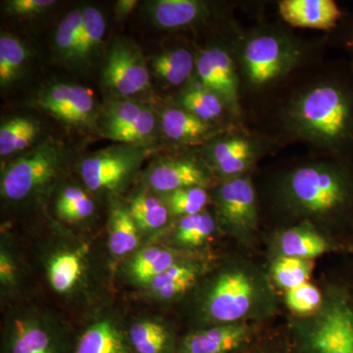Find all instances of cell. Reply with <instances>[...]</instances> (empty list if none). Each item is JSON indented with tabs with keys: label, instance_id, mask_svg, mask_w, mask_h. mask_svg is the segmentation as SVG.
Returning <instances> with one entry per match:
<instances>
[{
	"label": "cell",
	"instance_id": "cell-42",
	"mask_svg": "<svg viewBox=\"0 0 353 353\" xmlns=\"http://www.w3.org/2000/svg\"><path fill=\"white\" fill-rule=\"evenodd\" d=\"M245 353H296L292 341L260 340Z\"/></svg>",
	"mask_w": 353,
	"mask_h": 353
},
{
	"label": "cell",
	"instance_id": "cell-19",
	"mask_svg": "<svg viewBox=\"0 0 353 353\" xmlns=\"http://www.w3.org/2000/svg\"><path fill=\"white\" fill-rule=\"evenodd\" d=\"M176 104L209 124L228 131L236 127L245 126L236 119L224 101L214 92L204 88L196 79L188 83L179 94Z\"/></svg>",
	"mask_w": 353,
	"mask_h": 353
},
{
	"label": "cell",
	"instance_id": "cell-38",
	"mask_svg": "<svg viewBox=\"0 0 353 353\" xmlns=\"http://www.w3.org/2000/svg\"><path fill=\"white\" fill-rule=\"evenodd\" d=\"M323 297L324 294H322L317 287L306 282L294 289L287 290L285 301L288 307L292 312L306 317L314 314L316 311L319 310L322 305Z\"/></svg>",
	"mask_w": 353,
	"mask_h": 353
},
{
	"label": "cell",
	"instance_id": "cell-11",
	"mask_svg": "<svg viewBox=\"0 0 353 353\" xmlns=\"http://www.w3.org/2000/svg\"><path fill=\"white\" fill-rule=\"evenodd\" d=\"M260 341L252 322L212 325L180 339L175 353H245Z\"/></svg>",
	"mask_w": 353,
	"mask_h": 353
},
{
	"label": "cell",
	"instance_id": "cell-3",
	"mask_svg": "<svg viewBox=\"0 0 353 353\" xmlns=\"http://www.w3.org/2000/svg\"><path fill=\"white\" fill-rule=\"evenodd\" d=\"M325 36L305 39L282 21L261 20L232 39L243 117L256 110L297 71L324 57Z\"/></svg>",
	"mask_w": 353,
	"mask_h": 353
},
{
	"label": "cell",
	"instance_id": "cell-43",
	"mask_svg": "<svg viewBox=\"0 0 353 353\" xmlns=\"http://www.w3.org/2000/svg\"><path fill=\"white\" fill-rule=\"evenodd\" d=\"M13 265L6 254H1V262H0V276L2 283L12 282L13 280Z\"/></svg>",
	"mask_w": 353,
	"mask_h": 353
},
{
	"label": "cell",
	"instance_id": "cell-27",
	"mask_svg": "<svg viewBox=\"0 0 353 353\" xmlns=\"http://www.w3.org/2000/svg\"><path fill=\"white\" fill-rule=\"evenodd\" d=\"M176 263V255L170 250L150 248L141 250L132 260L130 273L139 283L150 284Z\"/></svg>",
	"mask_w": 353,
	"mask_h": 353
},
{
	"label": "cell",
	"instance_id": "cell-17",
	"mask_svg": "<svg viewBox=\"0 0 353 353\" xmlns=\"http://www.w3.org/2000/svg\"><path fill=\"white\" fill-rule=\"evenodd\" d=\"M281 21L290 28L330 32L340 24L345 12L334 0H281Z\"/></svg>",
	"mask_w": 353,
	"mask_h": 353
},
{
	"label": "cell",
	"instance_id": "cell-32",
	"mask_svg": "<svg viewBox=\"0 0 353 353\" xmlns=\"http://www.w3.org/2000/svg\"><path fill=\"white\" fill-rule=\"evenodd\" d=\"M81 275L82 262L75 253H60L51 260L48 267L51 287L59 294H65L73 289Z\"/></svg>",
	"mask_w": 353,
	"mask_h": 353
},
{
	"label": "cell",
	"instance_id": "cell-8",
	"mask_svg": "<svg viewBox=\"0 0 353 353\" xmlns=\"http://www.w3.org/2000/svg\"><path fill=\"white\" fill-rule=\"evenodd\" d=\"M216 220L228 234L250 240L260 220L259 192L252 174L221 181L214 190Z\"/></svg>",
	"mask_w": 353,
	"mask_h": 353
},
{
	"label": "cell",
	"instance_id": "cell-44",
	"mask_svg": "<svg viewBox=\"0 0 353 353\" xmlns=\"http://www.w3.org/2000/svg\"><path fill=\"white\" fill-rule=\"evenodd\" d=\"M137 4H138V1H136V0H121V1H118L116 6H117V14L119 17L122 18L129 15L134 10Z\"/></svg>",
	"mask_w": 353,
	"mask_h": 353
},
{
	"label": "cell",
	"instance_id": "cell-29",
	"mask_svg": "<svg viewBox=\"0 0 353 353\" xmlns=\"http://www.w3.org/2000/svg\"><path fill=\"white\" fill-rule=\"evenodd\" d=\"M25 44L10 34L0 37V85L6 88L19 77L28 59Z\"/></svg>",
	"mask_w": 353,
	"mask_h": 353
},
{
	"label": "cell",
	"instance_id": "cell-15",
	"mask_svg": "<svg viewBox=\"0 0 353 353\" xmlns=\"http://www.w3.org/2000/svg\"><path fill=\"white\" fill-rule=\"evenodd\" d=\"M104 83L125 97L141 94L150 87V72L141 53L130 44H113L103 68Z\"/></svg>",
	"mask_w": 353,
	"mask_h": 353
},
{
	"label": "cell",
	"instance_id": "cell-16",
	"mask_svg": "<svg viewBox=\"0 0 353 353\" xmlns=\"http://www.w3.org/2000/svg\"><path fill=\"white\" fill-rule=\"evenodd\" d=\"M214 176L204 161L192 155L168 158L155 165L148 174V183L157 192L170 194L183 188H208Z\"/></svg>",
	"mask_w": 353,
	"mask_h": 353
},
{
	"label": "cell",
	"instance_id": "cell-31",
	"mask_svg": "<svg viewBox=\"0 0 353 353\" xmlns=\"http://www.w3.org/2000/svg\"><path fill=\"white\" fill-rule=\"evenodd\" d=\"M217 220L206 211L185 216L179 221L175 232L176 243L189 248L203 245L215 232Z\"/></svg>",
	"mask_w": 353,
	"mask_h": 353
},
{
	"label": "cell",
	"instance_id": "cell-30",
	"mask_svg": "<svg viewBox=\"0 0 353 353\" xmlns=\"http://www.w3.org/2000/svg\"><path fill=\"white\" fill-rule=\"evenodd\" d=\"M312 261L292 256H277L271 266L274 283L285 290L307 282L312 272Z\"/></svg>",
	"mask_w": 353,
	"mask_h": 353
},
{
	"label": "cell",
	"instance_id": "cell-21",
	"mask_svg": "<svg viewBox=\"0 0 353 353\" xmlns=\"http://www.w3.org/2000/svg\"><path fill=\"white\" fill-rule=\"evenodd\" d=\"M74 353H134L127 329L119 323L102 319L92 323L77 336Z\"/></svg>",
	"mask_w": 353,
	"mask_h": 353
},
{
	"label": "cell",
	"instance_id": "cell-33",
	"mask_svg": "<svg viewBox=\"0 0 353 353\" xmlns=\"http://www.w3.org/2000/svg\"><path fill=\"white\" fill-rule=\"evenodd\" d=\"M129 209L137 226L148 231L163 228L170 212L161 201L145 194L134 197Z\"/></svg>",
	"mask_w": 353,
	"mask_h": 353
},
{
	"label": "cell",
	"instance_id": "cell-24",
	"mask_svg": "<svg viewBox=\"0 0 353 353\" xmlns=\"http://www.w3.org/2000/svg\"><path fill=\"white\" fill-rule=\"evenodd\" d=\"M201 267L194 263H176L150 283L153 294L165 299L183 296L196 284Z\"/></svg>",
	"mask_w": 353,
	"mask_h": 353
},
{
	"label": "cell",
	"instance_id": "cell-34",
	"mask_svg": "<svg viewBox=\"0 0 353 353\" xmlns=\"http://www.w3.org/2000/svg\"><path fill=\"white\" fill-rule=\"evenodd\" d=\"M83 23V10L76 9L65 16L55 32V48L60 57L75 61L77 48Z\"/></svg>",
	"mask_w": 353,
	"mask_h": 353
},
{
	"label": "cell",
	"instance_id": "cell-14",
	"mask_svg": "<svg viewBox=\"0 0 353 353\" xmlns=\"http://www.w3.org/2000/svg\"><path fill=\"white\" fill-rule=\"evenodd\" d=\"M37 105L53 117L70 125L90 124L95 114L94 95L88 88L68 83H57L38 94Z\"/></svg>",
	"mask_w": 353,
	"mask_h": 353
},
{
	"label": "cell",
	"instance_id": "cell-6",
	"mask_svg": "<svg viewBox=\"0 0 353 353\" xmlns=\"http://www.w3.org/2000/svg\"><path fill=\"white\" fill-rule=\"evenodd\" d=\"M279 148L263 134L246 126L217 134L203 145L201 155L221 181L252 174L260 160Z\"/></svg>",
	"mask_w": 353,
	"mask_h": 353
},
{
	"label": "cell",
	"instance_id": "cell-22",
	"mask_svg": "<svg viewBox=\"0 0 353 353\" xmlns=\"http://www.w3.org/2000/svg\"><path fill=\"white\" fill-rule=\"evenodd\" d=\"M196 50L179 46L163 51L152 59L155 75L171 87H185L196 74Z\"/></svg>",
	"mask_w": 353,
	"mask_h": 353
},
{
	"label": "cell",
	"instance_id": "cell-37",
	"mask_svg": "<svg viewBox=\"0 0 353 353\" xmlns=\"http://www.w3.org/2000/svg\"><path fill=\"white\" fill-rule=\"evenodd\" d=\"M94 201L78 188H66L57 201V212L67 221H80L92 215Z\"/></svg>",
	"mask_w": 353,
	"mask_h": 353
},
{
	"label": "cell",
	"instance_id": "cell-10",
	"mask_svg": "<svg viewBox=\"0 0 353 353\" xmlns=\"http://www.w3.org/2000/svg\"><path fill=\"white\" fill-rule=\"evenodd\" d=\"M77 338L36 316L16 318L2 336L1 353H74Z\"/></svg>",
	"mask_w": 353,
	"mask_h": 353
},
{
	"label": "cell",
	"instance_id": "cell-7",
	"mask_svg": "<svg viewBox=\"0 0 353 353\" xmlns=\"http://www.w3.org/2000/svg\"><path fill=\"white\" fill-rule=\"evenodd\" d=\"M226 37L196 50L194 79L224 101L236 119L245 123L241 101V83L232 50V39Z\"/></svg>",
	"mask_w": 353,
	"mask_h": 353
},
{
	"label": "cell",
	"instance_id": "cell-18",
	"mask_svg": "<svg viewBox=\"0 0 353 353\" xmlns=\"http://www.w3.org/2000/svg\"><path fill=\"white\" fill-rule=\"evenodd\" d=\"M275 240L277 256L311 260L340 248L322 230L305 221L279 232Z\"/></svg>",
	"mask_w": 353,
	"mask_h": 353
},
{
	"label": "cell",
	"instance_id": "cell-26",
	"mask_svg": "<svg viewBox=\"0 0 353 353\" xmlns=\"http://www.w3.org/2000/svg\"><path fill=\"white\" fill-rule=\"evenodd\" d=\"M39 134V125L27 117H15L0 128V154L8 157L22 152L34 143Z\"/></svg>",
	"mask_w": 353,
	"mask_h": 353
},
{
	"label": "cell",
	"instance_id": "cell-4",
	"mask_svg": "<svg viewBox=\"0 0 353 353\" xmlns=\"http://www.w3.org/2000/svg\"><path fill=\"white\" fill-rule=\"evenodd\" d=\"M275 305L268 278L254 267L236 264L213 279L201 311L204 322L212 326L261 319L270 315Z\"/></svg>",
	"mask_w": 353,
	"mask_h": 353
},
{
	"label": "cell",
	"instance_id": "cell-28",
	"mask_svg": "<svg viewBox=\"0 0 353 353\" xmlns=\"http://www.w3.org/2000/svg\"><path fill=\"white\" fill-rule=\"evenodd\" d=\"M105 31V19L101 11L94 7L83 9L82 32L77 48L75 62L83 64L92 59L99 50Z\"/></svg>",
	"mask_w": 353,
	"mask_h": 353
},
{
	"label": "cell",
	"instance_id": "cell-9",
	"mask_svg": "<svg viewBox=\"0 0 353 353\" xmlns=\"http://www.w3.org/2000/svg\"><path fill=\"white\" fill-rule=\"evenodd\" d=\"M64 150L46 143L9 165L1 179V192L10 201H23L51 182L64 162Z\"/></svg>",
	"mask_w": 353,
	"mask_h": 353
},
{
	"label": "cell",
	"instance_id": "cell-36",
	"mask_svg": "<svg viewBox=\"0 0 353 353\" xmlns=\"http://www.w3.org/2000/svg\"><path fill=\"white\" fill-rule=\"evenodd\" d=\"M148 106L138 101H118L109 106L104 120L103 130L110 138L115 132L131 126L148 110Z\"/></svg>",
	"mask_w": 353,
	"mask_h": 353
},
{
	"label": "cell",
	"instance_id": "cell-39",
	"mask_svg": "<svg viewBox=\"0 0 353 353\" xmlns=\"http://www.w3.org/2000/svg\"><path fill=\"white\" fill-rule=\"evenodd\" d=\"M155 130H157V118L152 111L148 109L137 122L131 126L115 132L109 139L120 143L141 145V143H148L152 138Z\"/></svg>",
	"mask_w": 353,
	"mask_h": 353
},
{
	"label": "cell",
	"instance_id": "cell-2",
	"mask_svg": "<svg viewBox=\"0 0 353 353\" xmlns=\"http://www.w3.org/2000/svg\"><path fill=\"white\" fill-rule=\"evenodd\" d=\"M281 215L321 230L353 228V162L313 154L278 169L267 185Z\"/></svg>",
	"mask_w": 353,
	"mask_h": 353
},
{
	"label": "cell",
	"instance_id": "cell-40",
	"mask_svg": "<svg viewBox=\"0 0 353 353\" xmlns=\"http://www.w3.org/2000/svg\"><path fill=\"white\" fill-rule=\"evenodd\" d=\"M327 46L340 48L353 64V10L345 12L340 24L333 31L325 34Z\"/></svg>",
	"mask_w": 353,
	"mask_h": 353
},
{
	"label": "cell",
	"instance_id": "cell-35",
	"mask_svg": "<svg viewBox=\"0 0 353 353\" xmlns=\"http://www.w3.org/2000/svg\"><path fill=\"white\" fill-rule=\"evenodd\" d=\"M167 201L172 214L185 217L203 212L210 201V196L205 188L190 187L170 192Z\"/></svg>",
	"mask_w": 353,
	"mask_h": 353
},
{
	"label": "cell",
	"instance_id": "cell-41",
	"mask_svg": "<svg viewBox=\"0 0 353 353\" xmlns=\"http://www.w3.org/2000/svg\"><path fill=\"white\" fill-rule=\"evenodd\" d=\"M53 0H12L7 3V11L17 16H34L54 6Z\"/></svg>",
	"mask_w": 353,
	"mask_h": 353
},
{
	"label": "cell",
	"instance_id": "cell-20",
	"mask_svg": "<svg viewBox=\"0 0 353 353\" xmlns=\"http://www.w3.org/2000/svg\"><path fill=\"white\" fill-rule=\"evenodd\" d=\"M161 127L167 138L185 145H205L217 134L225 132L178 104L169 106L162 112Z\"/></svg>",
	"mask_w": 353,
	"mask_h": 353
},
{
	"label": "cell",
	"instance_id": "cell-23",
	"mask_svg": "<svg viewBox=\"0 0 353 353\" xmlns=\"http://www.w3.org/2000/svg\"><path fill=\"white\" fill-rule=\"evenodd\" d=\"M128 338L134 353H175L176 340L170 327L158 321L141 320L127 329Z\"/></svg>",
	"mask_w": 353,
	"mask_h": 353
},
{
	"label": "cell",
	"instance_id": "cell-5",
	"mask_svg": "<svg viewBox=\"0 0 353 353\" xmlns=\"http://www.w3.org/2000/svg\"><path fill=\"white\" fill-rule=\"evenodd\" d=\"M296 353H353V299L343 288L328 290L319 310L294 323Z\"/></svg>",
	"mask_w": 353,
	"mask_h": 353
},
{
	"label": "cell",
	"instance_id": "cell-12",
	"mask_svg": "<svg viewBox=\"0 0 353 353\" xmlns=\"http://www.w3.org/2000/svg\"><path fill=\"white\" fill-rule=\"evenodd\" d=\"M203 0H157L150 6V15L160 29L183 31L202 28L213 20L234 22L233 13L226 6Z\"/></svg>",
	"mask_w": 353,
	"mask_h": 353
},
{
	"label": "cell",
	"instance_id": "cell-13",
	"mask_svg": "<svg viewBox=\"0 0 353 353\" xmlns=\"http://www.w3.org/2000/svg\"><path fill=\"white\" fill-rule=\"evenodd\" d=\"M143 154L134 148L104 150L81 162V175L90 190H115L136 170Z\"/></svg>",
	"mask_w": 353,
	"mask_h": 353
},
{
	"label": "cell",
	"instance_id": "cell-25",
	"mask_svg": "<svg viewBox=\"0 0 353 353\" xmlns=\"http://www.w3.org/2000/svg\"><path fill=\"white\" fill-rule=\"evenodd\" d=\"M139 245L138 226L130 209L115 208L109 222V250L116 256L132 252Z\"/></svg>",
	"mask_w": 353,
	"mask_h": 353
},
{
	"label": "cell",
	"instance_id": "cell-1",
	"mask_svg": "<svg viewBox=\"0 0 353 353\" xmlns=\"http://www.w3.org/2000/svg\"><path fill=\"white\" fill-rule=\"evenodd\" d=\"M245 126L279 150L303 143L313 154L353 162V64L322 57L297 71Z\"/></svg>",
	"mask_w": 353,
	"mask_h": 353
}]
</instances>
